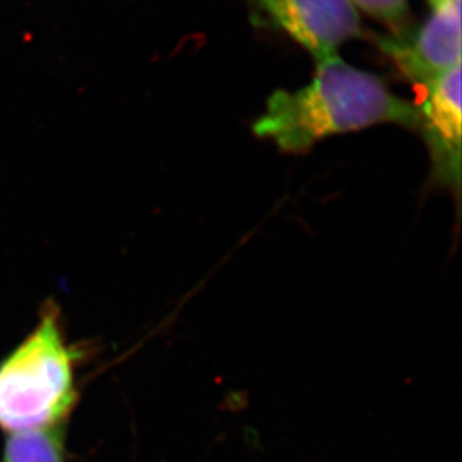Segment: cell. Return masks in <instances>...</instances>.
Returning a JSON list of instances; mask_svg holds the SVG:
<instances>
[{
	"mask_svg": "<svg viewBox=\"0 0 462 462\" xmlns=\"http://www.w3.org/2000/svg\"><path fill=\"white\" fill-rule=\"evenodd\" d=\"M313 79L298 90H277L254 123V135L284 153L302 154L329 136L377 125L418 129V105L397 97L375 74L338 54L316 61Z\"/></svg>",
	"mask_w": 462,
	"mask_h": 462,
	"instance_id": "1",
	"label": "cell"
},
{
	"mask_svg": "<svg viewBox=\"0 0 462 462\" xmlns=\"http://www.w3.org/2000/svg\"><path fill=\"white\" fill-rule=\"evenodd\" d=\"M77 354L56 309L0 361V430L8 434L61 427L77 402Z\"/></svg>",
	"mask_w": 462,
	"mask_h": 462,
	"instance_id": "2",
	"label": "cell"
},
{
	"mask_svg": "<svg viewBox=\"0 0 462 462\" xmlns=\"http://www.w3.org/2000/svg\"><path fill=\"white\" fill-rule=\"evenodd\" d=\"M262 22L283 32L314 60L338 54L362 35L361 17L349 0H249Z\"/></svg>",
	"mask_w": 462,
	"mask_h": 462,
	"instance_id": "3",
	"label": "cell"
},
{
	"mask_svg": "<svg viewBox=\"0 0 462 462\" xmlns=\"http://www.w3.org/2000/svg\"><path fill=\"white\" fill-rule=\"evenodd\" d=\"M383 50L411 83L428 88L461 65V0L432 5L427 22L413 35L380 41Z\"/></svg>",
	"mask_w": 462,
	"mask_h": 462,
	"instance_id": "4",
	"label": "cell"
},
{
	"mask_svg": "<svg viewBox=\"0 0 462 462\" xmlns=\"http://www.w3.org/2000/svg\"><path fill=\"white\" fill-rule=\"evenodd\" d=\"M418 105V131L431 159L432 179L458 195L461 189V65L431 84Z\"/></svg>",
	"mask_w": 462,
	"mask_h": 462,
	"instance_id": "5",
	"label": "cell"
},
{
	"mask_svg": "<svg viewBox=\"0 0 462 462\" xmlns=\"http://www.w3.org/2000/svg\"><path fill=\"white\" fill-rule=\"evenodd\" d=\"M2 462H66L63 430L56 427L9 434Z\"/></svg>",
	"mask_w": 462,
	"mask_h": 462,
	"instance_id": "6",
	"label": "cell"
},
{
	"mask_svg": "<svg viewBox=\"0 0 462 462\" xmlns=\"http://www.w3.org/2000/svg\"><path fill=\"white\" fill-rule=\"evenodd\" d=\"M356 11H364L370 17L379 20L395 32V36L404 33L411 15V0H349Z\"/></svg>",
	"mask_w": 462,
	"mask_h": 462,
	"instance_id": "7",
	"label": "cell"
},
{
	"mask_svg": "<svg viewBox=\"0 0 462 462\" xmlns=\"http://www.w3.org/2000/svg\"><path fill=\"white\" fill-rule=\"evenodd\" d=\"M428 2H430V5H436V4H439V2H441V0H428Z\"/></svg>",
	"mask_w": 462,
	"mask_h": 462,
	"instance_id": "8",
	"label": "cell"
}]
</instances>
